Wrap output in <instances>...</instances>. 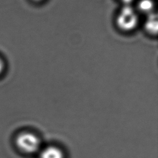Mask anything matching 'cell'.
I'll list each match as a JSON object with an SVG mask.
<instances>
[{
  "label": "cell",
  "mask_w": 158,
  "mask_h": 158,
  "mask_svg": "<svg viewBox=\"0 0 158 158\" xmlns=\"http://www.w3.org/2000/svg\"><path fill=\"white\" fill-rule=\"evenodd\" d=\"M41 158H64V154L57 147L51 146L43 150Z\"/></svg>",
  "instance_id": "cell-4"
},
{
  "label": "cell",
  "mask_w": 158,
  "mask_h": 158,
  "mask_svg": "<svg viewBox=\"0 0 158 158\" xmlns=\"http://www.w3.org/2000/svg\"><path fill=\"white\" fill-rule=\"evenodd\" d=\"M3 69H4V62L2 59L0 57V74L2 73Z\"/></svg>",
  "instance_id": "cell-6"
},
{
  "label": "cell",
  "mask_w": 158,
  "mask_h": 158,
  "mask_svg": "<svg viewBox=\"0 0 158 158\" xmlns=\"http://www.w3.org/2000/svg\"><path fill=\"white\" fill-rule=\"evenodd\" d=\"M125 5H130V4L133 1V0H121Z\"/></svg>",
  "instance_id": "cell-7"
},
{
  "label": "cell",
  "mask_w": 158,
  "mask_h": 158,
  "mask_svg": "<svg viewBox=\"0 0 158 158\" xmlns=\"http://www.w3.org/2000/svg\"><path fill=\"white\" fill-rule=\"evenodd\" d=\"M35 1H41V0H35Z\"/></svg>",
  "instance_id": "cell-8"
},
{
  "label": "cell",
  "mask_w": 158,
  "mask_h": 158,
  "mask_svg": "<svg viewBox=\"0 0 158 158\" xmlns=\"http://www.w3.org/2000/svg\"><path fill=\"white\" fill-rule=\"evenodd\" d=\"M144 28L149 33L153 35L157 34L158 30V19L156 13L151 12L148 14L144 23Z\"/></svg>",
  "instance_id": "cell-3"
},
{
  "label": "cell",
  "mask_w": 158,
  "mask_h": 158,
  "mask_svg": "<svg viewBox=\"0 0 158 158\" xmlns=\"http://www.w3.org/2000/svg\"><path fill=\"white\" fill-rule=\"evenodd\" d=\"M18 148L26 153H33L39 149L40 142L39 138L30 132H23L16 138Z\"/></svg>",
  "instance_id": "cell-2"
},
{
  "label": "cell",
  "mask_w": 158,
  "mask_h": 158,
  "mask_svg": "<svg viewBox=\"0 0 158 158\" xmlns=\"http://www.w3.org/2000/svg\"><path fill=\"white\" fill-rule=\"evenodd\" d=\"M138 8L141 11L149 14L154 8V2L152 0H140L138 3Z\"/></svg>",
  "instance_id": "cell-5"
},
{
  "label": "cell",
  "mask_w": 158,
  "mask_h": 158,
  "mask_svg": "<svg viewBox=\"0 0 158 158\" xmlns=\"http://www.w3.org/2000/svg\"><path fill=\"white\" fill-rule=\"evenodd\" d=\"M138 16L136 10L130 5H124L116 19L117 26L123 31H131L137 25Z\"/></svg>",
  "instance_id": "cell-1"
}]
</instances>
